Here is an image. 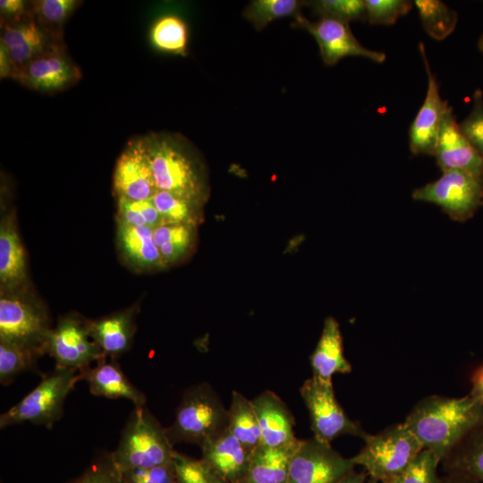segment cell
Returning a JSON list of instances; mask_svg holds the SVG:
<instances>
[{
  "mask_svg": "<svg viewBox=\"0 0 483 483\" xmlns=\"http://www.w3.org/2000/svg\"><path fill=\"white\" fill-rule=\"evenodd\" d=\"M483 402L463 397L430 395L418 402L403 423L424 449L443 458L481 420Z\"/></svg>",
  "mask_w": 483,
  "mask_h": 483,
  "instance_id": "6da1fadb",
  "label": "cell"
},
{
  "mask_svg": "<svg viewBox=\"0 0 483 483\" xmlns=\"http://www.w3.org/2000/svg\"><path fill=\"white\" fill-rule=\"evenodd\" d=\"M143 140L157 189L201 203L205 182L186 140L173 134L152 133Z\"/></svg>",
  "mask_w": 483,
  "mask_h": 483,
  "instance_id": "7a4b0ae2",
  "label": "cell"
},
{
  "mask_svg": "<svg viewBox=\"0 0 483 483\" xmlns=\"http://www.w3.org/2000/svg\"><path fill=\"white\" fill-rule=\"evenodd\" d=\"M228 428V409L208 383L189 387L183 394L173 424L166 428L171 443L201 446Z\"/></svg>",
  "mask_w": 483,
  "mask_h": 483,
  "instance_id": "3957f363",
  "label": "cell"
},
{
  "mask_svg": "<svg viewBox=\"0 0 483 483\" xmlns=\"http://www.w3.org/2000/svg\"><path fill=\"white\" fill-rule=\"evenodd\" d=\"M173 445L166 428L148 410L145 406L135 407L112 456L118 469L124 472L173 462Z\"/></svg>",
  "mask_w": 483,
  "mask_h": 483,
  "instance_id": "277c9868",
  "label": "cell"
},
{
  "mask_svg": "<svg viewBox=\"0 0 483 483\" xmlns=\"http://www.w3.org/2000/svg\"><path fill=\"white\" fill-rule=\"evenodd\" d=\"M363 440L364 446L351 459L364 468L369 478L379 481L394 482L424 449L403 422L367 434Z\"/></svg>",
  "mask_w": 483,
  "mask_h": 483,
  "instance_id": "5b68a950",
  "label": "cell"
},
{
  "mask_svg": "<svg viewBox=\"0 0 483 483\" xmlns=\"http://www.w3.org/2000/svg\"><path fill=\"white\" fill-rule=\"evenodd\" d=\"M79 380V371L55 367L31 392L1 414L0 428L30 422L50 428L62 417L65 399Z\"/></svg>",
  "mask_w": 483,
  "mask_h": 483,
  "instance_id": "8992f818",
  "label": "cell"
},
{
  "mask_svg": "<svg viewBox=\"0 0 483 483\" xmlns=\"http://www.w3.org/2000/svg\"><path fill=\"white\" fill-rule=\"evenodd\" d=\"M415 200L439 206L452 219L466 221L482 204L483 176L465 170H448L435 182L412 192Z\"/></svg>",
  "mask_w": 483,
  "mask_h": 483,
  "instance_id": "52a82bcc",
  "label": "cell"
},
{
  "mask_svg": "<svg viewBox=\"0 0 483 483\" xmlns=\"http://www.w3.org/2000/svg\"><path fill=\"white\" fill-rule=\"evenodd\" d=\"M300 392L309 413L314 437L330 444L340 436L350 435L363 439L368 434L339 404L332 381L312 376L305 380Z\"/></svg>",
  "mask_w": 483,
  "mask_h": 483,
  "instance_id": "ba28073f",
  "label": "cell"
},
{
  "mask_svg": "<svg viewBox=\"0 0 483 483\" xmlns=\"http://www.w3.org/2000/svg\"><path fill=\"white\" fill-rule=\"evenodd\" d=\"M50 328L46 310L15 292H2L0 298V340L44 354Z\"/></svg>",
  "mask_w": 483,
  "mask_h": 483,
  "instance_id": "9c48e42d",
  "label": "cell"
},
{
  "mask_svg": "<svg viewBox=\"0 0 483 483\" xmlns=\"http://www.w3.org/2000/svg\"><path fill=\"white\" fill-rule=\"evenodd\" d=\"M45 353L54 358L55 367L80 372L93 362L106 358L89 334V321L76 315L62 318L54 329H50L44 344Z\"/></svg>",
  "mask_w": 483,
  "mask_h": 483,
  "instance_id": "30bf717a",
  "label": "cell"
},
{
  "mask_svg": "<svg viewBox=\"0 0 483 483\" xmlns=\"http://www.w3.org/2000/svg\"><path fill=\"white\" fill-rule=\"evenodd\" d=\"M355 464L329 443L316 437L301 440L289 466L288 483H337Z\"/></svg>",
  "mask_w": 483,
  "mask_h": 483,
  "instance_id": "8fae6325",
  "label": "cell"
},
{
  "mask_svg": "<svg viewBox=\"0 0 483 483\" xmlns=\"http://www.w3.org/2000/svg\"><path fill=\"white\" fill-rule=\"evenodd\" d=\"M292 25L306 30L314 37L326 65H334L346 56L365 57L378 64L386 59L384 52L363 47L354 37L349 22L328 17L310 21L300 14L294 18Z\"/></svg>",
  "mask_w": 483,
  "mask_h": 483,
  "instance_id": "7c38bea8",
  "label": "cell"
},
{
  "mask_svg": "<svg viewBox=\"0 0 483 483\" xmlns=\"http://www.w3.org/2000/svg\"><path fill=\"white\" fill-rule=\"evenodd\" d=\"M80 77V67L61 44L20 68L14 80L30 89L54 94L72 87Z\"/></svg>",
  "mask_w": 483,
  "mask_h": 483,
  "instance_id": "4fadbf2b",
  "label": "cell"
},
{
  "mask_svg": "<svg viewBox=\"0 0 483 483\" xmlns=\"http://www.w3.org/2000/svg\"><path fill=\"white\" fill-rule=\"evenodd\" d=\"M113 188L116 198L148 199L157 191L143 138L131 140L117 158Z\"/></svg>",
  "mask_w": 483,
  "mask_h": 483,
  "instance_id": "5bb4252c",
  "label": "cell"
},
{
  "mask_svg": "<svg viewBox=\"0 0 483 483\" xmlns=\"http://www.w3.org/2000/svg\"><path fill=\"white\" fill-rule=\"evenodd\" d=\"M428 75V89L424 102L414 118L409 132L410 149L414 155H434L446 100L441 98L436 77L431 71L425 46L419 44Z\"/></svg>",
  "mask_w": 483,
  "mask_h": 483,
  "instance_id": "9a60e30c",
  "label": "cell"
},
{
  "mask_svg": "<svg viewBox=\"0 0 483 483\" xmlns=\"http://www.w3.org/2000/svg\"><path fill=\"white\" fill-rule=\"evenodd\" d=\"M434 156L443 172L458 169L483 176V159L461 131L449 105L442 118Z\"/></svg>",
  "mask_w": 483,
  "mask_h": 483,
  "instance_id": "2e32d148",
  "label": "cell"
},
{
  "mask_svg": "<svg viewBox=\"0 0 483 483\" xmlns=\"http://www.w3.org/2000/svg\"><path fill=\"white\" fill-rule=\"evenodd\" d=\"M0 42L5 47L16 72L34 58L64 44L42 28L33 16L15 24L1 26Z\"/></svg>",
  "mask_w": 483,
  "mask_h": 483,
  "instance_id": "e0dca14e",
  "label": "cell"
},
{
  "mask_svg": "<svg viewBox=\"0 0 483 483\" xmlns=\"http://www.w3.org/2000/svg\"><path fill=\"white\" fill-rule=\"evenodd\" d=\"M261 433V445L277 447L294 442V419L286 404L272 391L251 400Z\"/></svg>",
  "mask_w": 483,
  "mask_h": 483,
  "instance_id": "ac0fdd59",
  "label": "cell"
},
{
  "mask_svg": "<svg viewBox=\"0 0 483 483\" xmlns=\"http://www.w3.org/2000/svg\"><path fill=\"white\" fill-rule=\"evenodd\" d=\"M202 457L225 481L237 483L245 474L251 452L228 430L201 446Z\"/></svg>",
  "mask_w": 483,
  "mask_h": 483,
  "instance_id": "d6986e66",
  "label": "cell"
},
{
  "mask_svg": "<svg viewBox=\"0 0 483 483\" xmlns=\"http://www.w3.org/2000/svg\"><path fill=\"white\" fill-rule=\"evenodd\" d=\"M80 380H86L94 395L111 399L124 398L135 407H143L146 396L126 377L115 360L102 359L95 367L79 373Z\"/></svg>",
  "mask_w": 483,
  "mask_h": 483,
  "instance_id": "ffe728a7",
  "label": "cell"
},
{
  "mask_svg": "<svg viewBox=\"0 0 483 483\" xmlns=\"http://www.w3.org/2000/svg\"><path fill=\"white\" fill-rule=\"evenodd\" d=\"M300 442L277 447L259 445L251 452L247 470L237 483H288L290 462Z\"/></svg>",
  "mask_w": 483,
  "mask_h": 483,
  "instance_id": "44dd1931",
  "label": "cell"
},
{
  "mask_svg": "<svg viewBox=\"0 0 483 483\" xmlns=\"http://www.w3.org/2000/svg\"><path fill=\"white\" fill-rule=\"evenodd\" d=\"M312 376L332 381L335 374L350 373L352 366L343 355V338L338 322L326 318L318 344L310 356Z\"/></svg>",
  "mask_w": 483,
  "mask_h": 483,
  "instance_id": "7402d4cb",
  "label": "cell"
},
{
  "mask_svg": "<svg viewBox=\"0 0 483 483\" xmlns=\"http://www.w3.org/2000/svg\"><path fill=\"white\" fill-rule=\"evenodd\" d=\"M27 278L25 251L12 215L0 225V284L4 291H14Z\"/></svg>",
  "mask_w": 483,
  "mask_h": 483,
  "instance_id": "603a6c76",
  "label": "cell"
},
{
  "mask_svg": "<svg viewBox=\"0 0 483 483\" xmlns=\"http://www.w3.org/2000/svg\"><path fill=\"white\" fill-rule=\"evenodd\" d=\"M134 309L89 321V334L103 353L112 358L129 350L134 334Z\"/></svg>",
  "mask_w": 483,
  "mask_h": 483,
  "instance_id": "cb8c5ba5",
  "label": "cell"
},
{
  "mask_svg": "<svg viewBox=\"0 0 483 483\" xmlns=\"http://www.w3.org/2000/svg\"><path fill=\"white\" fill-rule=\"evenodd\" d=\"M153 228L117 224V244L124 259L138 269L161 268L164 264L153 239Z\"/></svg>",
  "mask_w": 483,
  "mask_h": 483,
  "instance_id": "d4e9b609",
  "label": "cell"
},
{
  "mask_svg": "<svg viewBox=\"0 0 483 483\" xmlns=\"http://www.w3.org/2000/svg\"><path fill=\"white\" fill-rule=\"evenodd\" d=\"M445 473L458 474L483 483V419L445 456Z\"/></svg>",
  "mask_w": 483,
  "mask_h": 483,
  "instance_id": "484cf974",
  "label": "cell"
},
{
  "mask_svg": "<svg viewBox=\"0 0 483 483\" xmlns=\"http://www.w3.org/2000/svg\"><path fill=\"white\" fill-rule=\"evenodd\" d=\"M227 428L250 452L261 445V433L252 402L237 391L232 393Z\"/></svg>",
  "mask_w": 483,
  "mask_h": 483,
  "instance_id": "4316f807",
  "label": "cell"
},
{
  "mask_svg": "<svg viewBox=\"0 0 483 483\" xmlns=\"http://www.w3.org/2000/svg\"><path fill=\"white\" fill-rule=\"evenodd\" d=\"M195 225L165 223L153 230L164 267L181 259L194 241Z\"/></svg>",
  "mask_w": 483,
  "mask_h": 483,
  "instance_id": "83f0119b",
  "label": "cell"
},
{
  "mask_svg": "<svg viewBox=\"0 0 483 483\" xmlns=\"http://www.w3.org/2000/svg\"><path fill=\"white\" fill-rule=\"evenodd\" d=\"M416 6L425 31L436 40H443L455 29L457 13L439 0H416Z\"/></svg>",
  "mask_w": 483,
  "mask_h": 483,
  "instance_id": "f1b7e54d",
  "label": "cell"
},
{
  "mask_svg": "<svg viewBox=\"0 0 483 483\" xmlns=\"http://www.w3.org/2000/svg\"><path fill=\"white\" fill-rule=\"evenodd\" d=\"M80 4L77 0H37L30 2V7L37 22L63 41V27Z\"/></svg>",
  "mask_w": 483,
  "mask_h": 483,
  "instance_id": "f546056e",
  "label": "cell"
},
{
  "mask_svg": "<svg viewBox=\"0 0 483 483\" xmlns=\"http://www.w3.org/2000/svg\"><path fill=\"white\" fill-rule=\"evenodd\" d=\"M303 5L304 2L299 0H255L246 6L242 15L257 30H261L275 20L297 17Z\"/></svg>",
  "mask_w": 483,
  "mask_h": 483,
  "instance_id": "4dcf8cb0",
  "label": "cell"
},
{
  "mask_svg": "<svg viewBox=\"0 0 483 483\" xmlns=\"http://www.w3.org/2000/svg\"><path fill=\"white\" fill-rule=\"evenodd\" d=\"M151 199L165 223L196 225L201 203L158 190Z\"/></svg>",
  "mask_w": 483,
  "mask_h": 483,
  "instance_id": "1f68e13d",
  "label": "cell"
},
{
  "mask_svg": "<svg viewBox=\"0 0 483 483\" xmlns=\"http://www.w3.org/2000/svg\"><path fill=\"white\" fill-rule=\"evenodd\" d=\"M151 41L159 50L175 55H185L188 43V29L177 16H164L152 27Z\"/></svg>",
  "mask_w": 483,
  "mask_h": 483,
  "instance_id": "d6a6232c",
  "label": "cell"
},
{
  "mask_svg": "<svg viewBox=\"0 0 483 483\" xmlns=\"http://www.w3.org/2000/svg\"><path fill=\"white\" fill-rule=\"evenodd\" d=\"M42 354L32 349L0 340V381L9 385L21 372L31 369Z\"/></svg>",
  "mask_w": 483,
  "mask_h": 483,
  "instance_id": "836d02e7",
  "label": "cell"
},
{
  "mask_svg": "<svg viewBox=\"0 0 483 483\" xmlns=\"http://www.w3.org/2000/svg\"><path fill=\"white\" fill-rule=\"evenodd\" d=\"M117 199V224L156 228L165 224L151 199Z\"/></svg>",
  "mask_w": 483,
  "mask_h": 483,
  "instance_id": "e575fe53",
  "label": "cell"
},
{
  "mask_svg": "<svg viewBox=\"0 0 483 483\" xmlns=\"http://www.w3.org/2000/svg\"><path fill=\"white\" fill-rule=\"evenodd\" d=\"M177 483H227L205 461L174 452Z\"/></svg>",
  "mask_w": 483,
  "mask_h": 483,
  "instance_id": "d590c367",
  "label": "cell"
},
{
  "mask_svg": "<svg viewBox=\"0 0 483 483\" xmlns=\"http://www.w3.org/2000/svg\"><path fill=\"white\" fill-rule=\"evenodd\" d=\"M440 462L433 452L423 449L393 483H437Z\"/></svg>",
  "mask_w": 483,
  "mask_h": 483,
  "instance_id": "8d00e7d4",
  "label": "cell"
},
{
  "mask_svg": "<svg viewBox=\"0 0 483 483\" xmlns=\"http://www.w3.org/2000/svg\"><path fill=\"white\" fill-rule=\"evenodd\" d=\"M366 21L372 25H392L406 15L413 2L406 0H365Z\"/></svg>",
  "mask_w": 483,
  "mask_h": 483,
  "instance_id": "74e56055",
  "label": "cell"
},
{
  "mask_svg": "<svg viewBox=\"0 0 483 483\" xmlns=\"http://www.w3.org/2000/svg\"><path fill=\"white\" fill-rule=\"evenodd\" d=\"M312 6L320 17L346 22L366 19V8L362 0H319L312 2Z\"/></svg>",
  "mask_w": 483,
  "mask_h": 483,
  "instance_id": "f35d334b",
  "label": "cell"
},
{
  "mask_svg": "<svg viewBox=\"0 0 483 483\" xmlns=\"http://www.w3.org/2000/svg\"><path fill=\"white\" fill-rule=\"evenodd\" d=\"M459 126L472 148L483 159V93L480 89H477L473 93L472 108Z\"/></svg>",
  "mask_w": 483,
  "mask_h": 483,
  "instance_id": "ab89813d",
  "label": "cell"
},
{
  "mask_svg": "<svg viewBox=\"0 0 483 483\" xmlns=\"http://www.w3.org/2000/svg\"><path fill=\"white\" fill-rule=\"evenodd\" d=\"M69 483H124L112 453L97 459L78 478Z\"/></svg>",
  "mask_w": 483,
  "mask_h": 483,
  "instance_id": "60d3db41",
  "label": "cell"
},
{
  "mask_svg": "<svg viewBox=\"0 0 483 483\" xmlns=\"http://www.w3.org/2000/svg\"><path fill=\"white\" fill-rule=\"evenodd\" d=\"M124 483H177L174 462L123 472Z\"/></svg>",
  "mask_w": 483,
  "mask_h": 483,
  "instance_id": "b9f144b4",
  "label": "cell"
},
{
  "mask_svg": "<svg viewBox=\"0 0 483 483\" xmlns=\"http://www.w3.org/2000/svg\"><path fill=\"white\" fill-rule=\"evenodd\" d=\"M32 16L30 2L24 0H1V26L21 22Z\"/></svg>",
  "mask_w": 483,
  "mask_h": 483,
  "instance_id": "7bdbcfd3",
  "label": "cell"
},
{
  "mask_svg": "<svg viewBox=\"0 0 483 483\" xmlns=\"http://www.w3.org/2000/svg\"><path fill=\"white\" fill-rule=\"evenodd\" d=\"M470 395L483 402V361L474 369L470 377Z\"/></svg>",
  "mask_w": 483,
  "mask_h": 483,
  "instance_id": "ee69618b",
  "label": "cell"
},
{
  "mask_svg": "<svg viewBox=\"0 0 483 483\" xmlns=\"http://www.w3.org/2000/svg\"><path fill=\"white\" fill-rule=\"evenodd\" d=\"M15 67L8 55L5 47L0 42V77L1 79H14Z\"/></svg>",
  "mask_w": 483,
  "mask_h": 483,
  "instance_id": "f6af8a7d",
  "label": "cell"
},
{
  "mask_svg": "<svg viewBox=\"0 0 483 483\" xmlns=\"http://www.w3.org/2000/svg\"><path fill=\"white\" fill-rule=\"evenodd\" d=\"M369 476L363 470L357 472L354 469L344 475L337 483H366Z\"/></svg>",
  "mask_w": 483,
  "mask_h": 483,
  "instance_id": "bcb514c9",
  "label": "cell"
},
{
  "mask_svg": "<svg viewBox=\"0 0 483 483\" xmlns=\"http://www.w3.org/2000/svg\"><path fill=\"white\" fill-rule=\"evenodd\" d=\"M437 483H479L465 476L445 473L443 476H439Z\"/></svg>",
  "mask_w": 483,
  "mask_h": 483,
  "instance_id": "7dc6e473",
  "label": "cell"
},
{
  "mask_svg": "<svg viewBox=\"0 0 483 483\" xmlns=\"http://www.w3.org/2000/svg\"><path fill=\"white\" fill-rule=\"evenodd\" d=\"M367 483H393V482H387V481H379L375 479L368 478Z\"/></svg>",
  "mask_w": 483,
  "mask_h": 483,
  "instance_id": "c3c4849f",
  "label": "cell"
},
{
  "mask_svg": "<svg viewBox=\"0 0 483 483\" xmlns=\"http://www.w3.org/2000/svg\"><path fill=\"white\" fill-rule=\"evenodd\" d=\"M479 49L483 53V34L480 36L478 42Z\"/></svg>",
  "mask_w": 483,
  "mask_h": 483,
  "instance_id": "681fc988",
  "label": "cell"
},
{
  "mask_svg": "<svg viewBox=\"0 0 483 483\" xmlns=\"http://www.w3.org/2000/svg\"><path fill=\"white\" fill-rule=\"evenodd\" d=\"M482 204H483V198H482Z\"/></svg>",
  "mask_w": 483,
  "mask_h": 483,
  "instance_id": "f907efd6",
  "label": "cell"
}]
</instances>
